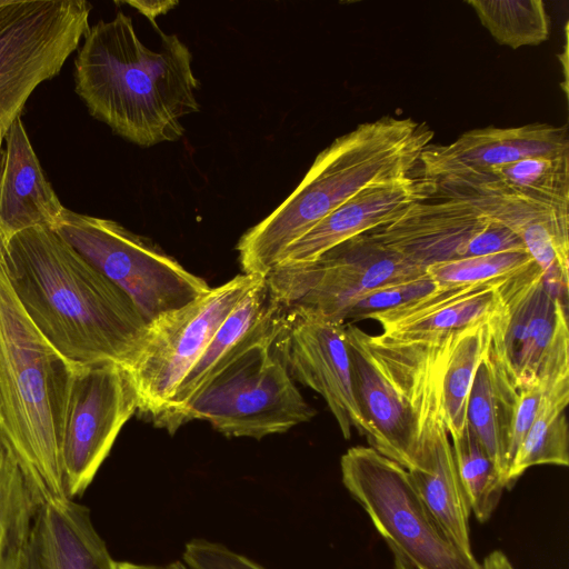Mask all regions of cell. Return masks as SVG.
Listing matches in <instances>:
<instances>
[{
    "mask_svg": "<svg viewBox=\"0 0 569 569\" xmlns=\"http://www.w3.org/2000/svg\"><path fill=\"white\" fill-rule=\"evenodd\" d=\"M9 282L29 319L70 363L133 365L148 322L130 298L46 227L0 248Z\"/></svg>",
    "mask_w": 569,
    "mask_h": 569,
    "instance_id": "obj_1",
    "label": "cell"
},
{
    "mask_svg": "<svg viewBox=\"0 0 569 569\" xmlns=\"http://www.w3.org/2000/svg\"><path fill=\"white\" fill-rule=\"evenodd\" d=\"M158 32L153 51L119 10L88 29L74 58V90L89 113L144 148L179 140L181 119L200 110L189 48L177 34Z\"/></svg>",
    "mask_w": 569,
    "mask_h": 569,
    "instance_id": "obj_2",
    "label": "cell"
},
{
    "mask_svg": "<svg viewBox=\"0 0 569 569\" xmlns=\"http://www.w3.org/2000/svg\"><path fill=\"white\" fill-rule=\"evenodd\" d=\"M78 367L29 319L0 257V445L13 457L40 505L69 499L61 443Z\"/></svg>",
    "mask_w": 569,
    "mask_h": 569,
    "instance_id": "obj_3",
    "label": "cell"
},
{
    "mask_svg": "<svg viewBox=\"0 0 569 569\" xmlns=\"http://www.w3.org/2000/svg\"><path fill=\"white\" fill-rule=\"evenodd\" d=\"M340 468L346 489L386 541L396 569H481L448 538L402 466L370 446H355L342 455Z\"/></svg>",
    "mask_w": 569,
    "mask_h": 569,
    "instance_id": "obj_4",
    "label": "cell"
},
{
    "mask_svg": "<svg viewBox=\"0 0 569 569\" xmlns=\"http://www.w3.org/2000/svg\"><path fill=\"white\" fill-rule=\"evenodd\" d=\"M353 389L369 426L371 448L409 470L413 463L418 399L438 338L396 340L346 323Z\"/></svg>",
    "mask_w": 569,
    "mask_h": 569,
    "instance_id": "obj_5",
    "label": "cell"
},
{
    "mask_svg": "<svg viewBox=\"0 0 569 569\" xmlns=\"http://www.w3.org/2000/svg\"><path fill=\"white\" fill-rule=\"evenodd\" d=\"M52 230L121 289L148 325L211 288L149 238L114 220L66 208Z\"/></svg>",
    "mask_w": 569,
    "mask_h": 569,
    "instance_id": "obj_6",
    "label": "cell"
},
{
    "mask_svg": "<svg viewBox=\"0 0 569 569\" xmlns=\"http://www.w3.org/2000/svg\"><path fill=\"white\" fill-rule=\"evenodd\" d=\"M272 343L251 347L214 375L184 407L182 426L204 420L224 436L260 440L312 420L317 411Z\"/></svg>",
    "mask_w": 569,
    "mask_h": 569,
    "instance_id": "obj_7",
    "label": "cell"
},
{
    "mask_svg": "<svg viewBox=\"0 0 569 569\" xmlns=\"http://www.w3.org/2000/svg\"><path fill=\"white\" fill-rule=\"evenodd\" d=\"M263 278L240 273L148 325L139 353L128 370L138 395V415L163 429L179 386L216 330Z\"/></svg>",
    "mask_w": 569,
    "mask_h": 569,
    "instance_id": "obj_8",
    "label": "cell"
},
{
    "mask_svg": "<svg viewBox=\"0 0 569 569\" xmlns=\"http://www.w3.org/2000/svg\"><path fill=\"white\" fill-rule=\"evenodd\" d=\"M84 0H11L0 7V126L20 118L31 93L58 76L90 28Z\"/></svg>",
    "mask_w": 569,
    "mask_h": 569,
    "instance_id": "obj_9",
    "label": "cell"
},
{
    "mask_svg": "<svg viewBox=\"0 0 569 569\" xmlns=\"http://www.w3.org/2000/svg\"><path fill=\"white\" fill-rule=\"evenodd\" d=\"M426 274L369 232L339 243L315 260L283 262L266 274L284 309H303L346 323L350 308L367 293Z\"/></svg>",
    "mask_w": 569,
    "mask_h": 569,
    "instance_id": "obj_10",
    "label": "cell"
},
{
    "mask_svg": "<svg viewBox=\"0 0 569 569\" xmlns=\"http://www.w3.org/2000/svg\"><path fill=\"white\" fill-rule=\"evenodd\" d=\"M138 405L131 376L120 365L76 369L61 443L63 488L69 499L87 490L122 427L138 412Z\"/></svg>",
    "mask_w": 569,
    "mask_h": 569,
    "instance_id": "obj_11",
    "label": "cell"
},
{
    "mask_svg": "<svg viewBox=\"0 0 569 569\" xmlns=\"http://www.w3.org/2000/svg\"><path fill=\"white\" fill-rule=\"evenodd\" d=\"M408 261L432 264L509 250H527L521 239L459 198H430L368 231Z\"/></svg>",
    "mask_w": 569,
    "mask_h": 569,
    "instance_id": "obj_12",
    "label": "cell"
},
{
    "mask_svg": "<svg viewBox=\"0 0 569 569\" xmlns=\"http://www.w3.org/2000/svg\"><path fill=\"white\" fill-rule=\"evenodd\" d=\"M272 347L291 378L325 399L345 439L351 438L352 428L369 437L355 395L346 323L284 309Z\"/></svg>",
    "mask_w": 569,
    "mask_h": 569,
    "instance_id": "obj_13",
    "label": "cell"
},
{
    "mask_svg": "<svg viewBox=\"0 0 569 569\" xmlns=\"http://www.w3.org/2000/svg\"><path fill=\"white\" fill-rule=\"evenodd\" d=\"M565 311L568 301L548 286L535 261L501 278L497 303L488 320L490 346L518 389L539 379Z\"/></svg>",
    "mask_w": 569,
    "mask_h": 569,
    "instance_id": "obj_14",
    "label": "cell"
},
{
    "mask_svg": "<svg viewBox=\"0 0 569 569\" xmlns=\"http://www.w3.org/2000/svg\"><path fill=\"white\" fill-rule=\"evenodd\" d=\"M568 152L566 126L536 122L511 128L486 127L463 132L449 144L430 143L422 151L413 176L436 182L529 157Z\"/></svg>",
    "mask_w": 569,
    "mask_h": 569,
    "instance_id": "obj_15",
    "label": "cell"
},
{
    "mask_svg": "<svg viewBox=\"0 0 569 569\" xmlns=\"http://www.w3.org/2000/svg\"><path fill=\"white\" fill-rule=\"evenodd\" d=\"M284 308L273 298L264 278L230 311L207 348L179 386L163 429L182 426L184 407L227 365L251 347L274 341Z\"/></svg>",
    "mask_w": 569,
    "mask_h": 569,
    "instance_id": "obj_16",
    "label": "cell"
},
{
    "mask_svg": "<svg viewBox=\"0 0 569 569\" xmlns=\"http://www.w3.org/2000/svg\"><path fill=\"white\" fill-rule=\"evenodd\" d=\"M433 191L431 181L415 176L363 189L292 243L280 263L315 260L343 241L387 224L409 206L430 199Z\"/></svg>",
    "mask_w": 569,
    "mask_h": 569,
    "instance_id": "obj_17",
    "label": "cell"
},
{
    "mask_svg": "<svg viewBox=\"0 0 569 569\" xmlns=\"http://www.w3.org/2000/svg\"><path fill=\"white\" fill-rule=\"evenodd\" d=\"M0 167V248L34 227L53 229L66 207L47 180L21 118L3 138Z\"/></svg>",
    "mask_w": 569,
    "mask_h": 569,
    "instance_id": "obj_18",
    "label": "cell"
},
{
    "mask_svg": "<svg viewBox=\"0 0 569 569\" xmlns=\"http://www.w3.org/2000/svg\"><path fill=\"white\" fill-rule=\"evenodd\" d=\"M539 378L542 396L535 419L520 443L506 477L511 489L531 467L569 465V329L560 326L548 348Z\"/></svg>",
    "mask_w": 569,
    "mask_h": 569,
    "instance_id": "obj_19",
    "label": "cell"
},
{
    "mask_svg": "<svg viewBox=\"0 0 569 569\" xmlns=\"http://www.w3.org/2000/svg\"><path fill=\"white\" fill-rule=\"evenodd\" d=\"M20 569H117L90 510L68 499L41 505Z\"/></svg>",
    "mask_w": 569,
    "mask_h": 569,
    "instance_id": "obj_20",
    "label": "cell"
},
{
    "mask_svg": "<svg viewBox=\"0 0 569 569\" xmlns=\"http://www.w3.org/2000/svg\"><path fill=\"white\" fill-rule=\"evenodd\" d=\"M500 280L437 286L421 298L369 319L380 325L381 335L396 340L442 337L489 319L497 303Z\"/></svg>",
    "mask_w": 569,
    "mask_h": 569,
    "instance_id": "obj_21",
    "label": "cell"
},
{
    "mask_svg": "<svg viewBox=\"0 0 569 569\" xmlns=\"http://www.w3.org/2000/svg\"><path fill=\"white\" fill-rule=\"evenodd\" d=\"M433 194L472 191L516 197L550 209L569 212V152L529 157L481 171L432 182Z\"/></svg>",
    "mask_w": 569,
    "mask_h": 569,
    "instance_id": "obj_22",
    "label": "cell"
},
{
    "mask_svg": "<svg viewBox=\"0 0 569 569\" xmlns=\"http://www.w3.org/2000/svg\"><path fill=\"white\" fill-rule=\"evenodd\" d=\"M518 396L519 389L489 343L469 391L467 423L497 466L505 488Z\"/></svg>",
    "mask_w": 569,
    "mask_h": 569,
    "instance_id": "obj_23",
    "label": "cell"
},
{
    "mask_svg": "<svg viewBox=\"0 0 569 569\" xmlns=\"http://www.w3.org/2000/svg\"><path fill=\"white\" fill-rule=\"evenodd\" d=\"M488 320L478 321L449 336L442 373V403L449 437L458 435L467 425L469 391L490 343Z\"/></svg>",
    "mask_w": 569,
    "mask_h": 569,
    "instance_id": "obj_24",
    "label": "cell"
},
{
    "mask_svg": "<svg viewBox=\"0 0 569 569\" xmlns=\"http://www.w3.org/2000/svg\"><path fill=\"white\" fill-rule=\"evenodd\" d=\"M13 457L0 445V569H20L40 507Z\"/></svg>",
    "mask_w": 569,
    "mask_h": 569,
    "instance_id": "obj_25",
    "label": "cell"
},
{
    "mask_svg": "<svg viewBox=\"0 0 569 569\" xmlns=\"http://www.w3.org/2000/svg\"><path fill=\"white\" fill-rule=\"evenodd\" d=\"M457 472L470 512L479 522L490 519L505 488L493 460L468 427L450 437Z\"/></svg>",
    "mask_w": 569,
    "mask_h": 569,
    "instance_id": "obj_26",
    "label": "cell"
},
{
    "mask_svg": "<svg viewBox=\"0 0 569 569\" xmlns=\"http://www.w3.org/2000/svg\"><path fill=\"white\" fill-rule=\"evenodd\" d=\"M481 24L502 46H538L549 37L550 21L541 0H469Z\"/></svg>",
    "mask_w": 569,
    "mask_h": 569,
    "instance_id": "obj_27",
    "label": "cell"
},
{
    "mask_svg": "<svg viewBox=\"0 0 569 569\" xmlns=\"http://www.w3.org/2000/svg\"><path fill=\"white\" fill-rule=\"evenodd\" d=\"M531 261L527 250H509L432 264L426 272L438 286L471 284L501 279Z\"/></svg>",
    "mask_w": 569,
    "mask_h": 569,
    "instance_id": "obj_28",
    "label": "cell"
},
{
    "mask_svg": "<svg viewBox=\"0 0 569 569\" xmlns=\"http://www.w3.org/2000/svg\"><path fill=\"white\" fill-rule=\"evenodd\" d=\"M438 284L427 274L376 289L359 299L348 311V320L369 319L370 316L385 312L411 302L431 292Z\"/></svg>",
    "mask_w": 569,
    "mask_h": 569,
    "instance_id": "obj_29",
    "label": "cell"
},
{
    "mask_svg": "<svg viewBox=\"0 0 569 569\" xmlns=\"http://www.w3.org/2000/svg\"><path fill=\"white\" fill-rule=\"evenodd\" d=\"M182 560L188 569H266L219 542L202 538L191 539L184 545Z\"/></svg>",
    "mask_w": 569,
    "mask_h": 569,
    "instance_id": "obj_30",
    "label": "cell"
},
{
    "mask_svg": "<svg viewBox=\"0 0 569 569\" xmlns=\"http://www.w3.org/2000/svg\"><path fill=\"white\" fill-rule=\"evenodd\" d=\"M542 389L540 378L533 383L519 389L509 451L510 465L535 419Z\"/></svg>",
    "mask_w": 569,
    "mask_h": 569,
    "instance_id": "obj_31",
    "label": "cell"
},
{
    "mask_svg": "<svg viewBox=\"0 0 569 569\" xmlns=\"http://www.w3.org/2000/svg\"><path fill=\"white\" fill-rule=\"evenodd\" d=\"M116 3H123L128 4L132 8H134L137 11H139L141 14H143L148 20L151 22L153 28H157V21L156 19L161 16L169 12L171 9H173L178 1H146V0H130V1H121Z\"/></svg>",
    "mask_w": 569,
    "mask_h": 569,
    "instance_id": "obj_32",
    "label": "cell"
},
{
    "mask_svg": "<svg viewBox=\"0 0 569 569\" xmlns=\"http://www.w3.org/2000/svg\"><path fill=\"white\" fill-rule=\"evenodd\" d=\"M117 569H188L182 561H171L162 565H146L129 561L117 562Z\"/></svg>",
    "mask_w": 569,
    "mask_h": 569,
    "instance_id": "obj_33",
    "label": "cell"
},
{
    "mask_svg": "<svg viewBox=\"0 0 569 569\" xmlns=\"http://www.w3.org/2000/svg\"><path fill=\"white\" fill-rule=\"evenodd\" d=\"M510 563L501 550H493L482 561L481 569H507Z\"/></svg>",
    "mask_w": 569,
    "mask_h": 569,
    "instance_id": "obj_34",
    "label": "cell"
},
{
    "mask_svg": "<svg viewBox=\"0 0 569 569\" xmlns=\"http://www.w3.org/2000/svg\"><path fill=\"white\" fill-rule=\"evenodd\" d=\"M3 138H4V131H3V129L0 126V160H1V156H2L1 147H2Z\"/></svg>",
    "mask_w": 569,
    "mask_h": 569,
    "instance_id": "obj_35",
    "label": "cell"
},
{
    "mask_svg": "<svg viewBox=\"0 0 569 569\" xmlns=\"http://www.w3.org/2000/svg\"><path fill=\"white\" fill-rule=\"evenodd\" d=\"M11 0H0V7L8 4Z\"/></svg>",
    "mask_w": 569,
    "mask_h": 569,
    "instance_id": "obj_36",
    "label": "cell"
},
{
    "mask_svg": "<svg viewBox=\"0 0 569 569\" xmlns=\"http://www.w3.org/2000/svg\"><path fill=\"white\" fill-rule=\"evenodd\" d=\"M507 569H515L511 562L508 565Z\"/></svg>",
    "mask_w": 569,
    "mask_h": 569,
    "instance_id": "obj_37",
    "label": "cell"
}]
</instances>
